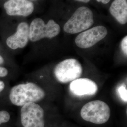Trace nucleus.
Masks as SVG:
<instances>
[{
    "instance_id": "obj_2",
    "label": "nucleus",
    "mask_w": 127,
    "mask_h": 127,
    "mask_svg": "<svg viewBox=\"0 0 127 127\" xmlns=\"http://www.w3.org/2000/svg\"><path fill=\"white\" fill-rule=\"evenodd\" d=\"M80 114L85 121L102 124L109 120L111 110L108 105L104 101L95 100L84 104L81 110Z\"/></svg>"
},
{
    "instance_id": "obj_8",
    "label": "nucleus",
    "mask_w": 127,
    "mask_h": 127,
    "mask_svg": "<svg viewBox=\"0 0 127 127\" xmlns=\"http://www.w3.org/2000/svg\"><path fill=\"white\" fill-rule=\"evenodd\" d=\"M3 7L6 13L10 16L27 17L31 15L34 10V5L28 0H8Z\"/></svg>"
},
{
    "instance_id": "obj_19",
    "label": "nucleus",
    "mask_w": 127,
    "mask_h": 127,
    "mask_svg": "<svg viewBox=\"0 0 127 127\" xmlns=\"http://www.w3.org/2000/svg\"><path fill=\"white\" fill-rule=\"evenodd\" d=\"M4 59H3V58L0 55V64L4 63Z\"/></svg>"
},
{
    "instance_id": "obj_14",
    "label": "nucleus",
    "mask_w": 127,
    "mask_h": 127,
    "mask_svg": "<svg viewBox=\"0 0 127 127\" xmlns=\"http://www.w3.org/2000/svg\"><path fill=\"white\" fill-rule=\"evenodd\" d=\"M121 49L125 56H127V36L124 37L121 43Z\"/></svg>"
},
{
    "instance_id": "obj_9",
    "label": "nucleus",
    "mask_w": 127,
    "mask_h": 127,
    "mask_svg": "<svg viewBox=\"0 0 127 127\" xmlns=\"http://www.w3.org/2000/svg\"><path fill=\"white\" fill-rule=\"evenodd\" d=\"M69 89L71 92L78 97L94 95L98 88L95 82L88 78H78L71 82Z\"/></svg>"
},
{
    "instance_id": "obj_6",
    "label": "nucleus",
    "mask_w": 127,
    "mask_h": 127,
    "mask_svg": "<svg viewBox=\"0 0 127 127\" xmlns=\"http://www.w3.org/2000/svg\"><path fill=\"white\" fill-rule=\"evenodd\" d=\"M20 116L23 127H44V110L35 103H29L22 106Z\"/></svg>"
},
{
    "instance_id": "obj_3",
    "label": "nucleus",
    "mask_w": 127,
    "mask_h": 127,
    "mask_svg": "<svg viewBox=\"0 0 127 127\" xmlns=\"http://www.w3.org/2000/svg\"><path fill=\"white\" fill-rule=\"evenodd\" d=\"M93 12L90 9L82 6L78 8L64 26V30L69 34H76L84 31L94 24Z\"/></svg>"
},
{
    "instance_id": "obj_11",
    "label": "nucleus",
    "mask_w": 127,
    "mask_h": 127,
    "mask_svg": "<svg viewBox=\"0 0 127 127\" xmlns=\"http://www.w3.org/2000/svg\"><path fill=\"white\" fill-rule=\"evenodd\" d=\"M109 11L120 24L124 25L127 23V0H114L110 7Z\"/></svg>"
},
{
    "instance_id": "obj_5",
    "label": "nucleus",
    "mask_w": 127,
    "mask_h": 127,
    "mask_svg": "<svg viewBox=\"0 0 127 127\" xmlns=\"http://www.w3.org/2000/svg\"><path fill=\"white\" fill-rule=\"evenodd\" d=\"M53 73L58 81L67 83L80 78L82 73V67L77 59H68L58 64L55 67Z\"/></svg>"
},
{
    "instance_id": "obj_13",
    "label": "nucleus",
    "mask_w": 127,
    "mask_h": 127,
    "mask_svg": "<svg viewBox=\"0 0 127 127\" xmlns=\"http://www.w3.org/2000/svg\"><path fill=\"white\" fill-rule=\"evenodd\" d=\"M10 118V114L8 112L4 110L0 111V125L2 123L8 122Z\"/></svg>"
},
{
    "instance_id": "obj_16",
    "label": "nucleus",
    "mask_w": 127,
    "mask_h": 127,
    "mask_svg": "<svg viewBox=\"0 0 127 127\" xmlns=\"http://www.w3.org/2000/svg\"><path fill=\"white\" fill-rule=\"evenodd\" d=\"M5 88L4 82L2 81H0V93L3 91Z\"/></svg>"
},
{
    "instance_id": "obj_4",
    "label": "nucleus",
    "mask_w": 127,
    "mask_h": 127,
    "mask_svg": "<svg viewBox=\"0 0 127 127\" xmlns=\"http://www.w3.org/2000/svg\"><path fill=\"white\" fill-rule=\"evenodd\" d=\"M60 30L59 25L53 19L45 24L41 18H35L29 26V40L36 42L44 38L51 39L58 36Z\"/></svg>"
},
{
    "instance_id": "obj_7",
    "label": "nucleus",
    "mask_w": 127,
    "mask_h": 127,
    "mask_svg": "<svg viewBox=\"0 0 127 127\" xmlns=\"http://www.w3.org/2000/svg\"><path fill=\"white\" fill-rule=\"evenodd\" d=\"M107 33L106 27L103 26H97L80 33L76 37L75 43L80 48H90L104 39Z\"/></svg>"
},
{
    "instance_id": "obj_12",
    "label": "nucleus",
    "mask_w": 127,
    "mask_h": 127,
    "mask_svg": "<svg viewBox=\"0 0 127 127\" xmlns=\"http://www.w3.org/2000/svg\"><path fill=\"white\" fill-rule=\"evenodd\" d=\"M117 92L120 97L125 102H127V90L126 85L123 84L117 88Z\"/></svg>"
},
{
    "instance_id": "obj_17",
    "label": "nucleus",
    "mask_w": 127,
    "mask_h": 127,
    "mask_svg": "<svg viewBox=\"0 0 127 127\" xmlns=\"http://www.w3.org/2000/svg\"><path fill=\"white\" fill-rule=\"evenodd\" d=\"M96 0L99 2H101L103 4H106L108 3L111 0Z\"/></svg>"
},
{
    "instance_id": "obj_15",
    "label": "nucleus",
    "mask_w": 127,
    "mask_h": 127,
    "mask_svg": "<svg viewBox=\"0 0 127 127\" xmlns=\"http://www.w3.org/2000/svg\"><path fill=\"white\" fill-rule=\"evenodd\" d=\"M8 74V71L6 68L0 66V77H6Z\"/></svg>"
},
{
    "instance_id": "obj_18",
    "label": "nucleus",
    "mask_w": 127,
    "mask_h": 127,
    "mask_svg": "<svg viewBox=\"0 0 127 127\" xmlns=\"http://www.w3.org/2000/svg\"><path fill=\"white\" fill-rule=\"evenodd\" d=\"M76 0L79 2H83V3H88L91 0Z\"/></svg>"
},
{
    "instance_id": "obj_1",
    "label": "nucleus",
    "mask_w": 127,
    "mask_h": 127,
    "mask_svg": "<svg viewBox=\"0 0 127 127\" xmlns=\"http://www.w3.org/2000/svg\"><path fill=\"white\" fill-rule=\"evenodd\" d=\"M45 91L33 82L17 85L11 89L9 100L12 104L22 106L29 103H35L43 99L45 96Z\"/></svg>"
},
{
    "instance_id": "obj_10",
    "label": "nucleus",
    "mask_w": 127,
    "mask_h": 127,
    "mask_svg": "<svg viewBox=\"0 0 127 127\" xmlns=\"http://www.w3.org/2000/svg\"><path fill=\"white\" fill-rule=\"evenodd\" d=\"M29 40V26L27 23L22 22L18 24L16 32L7 38L6 44L10 49L16 50L25 47Z\"/></svg>"
}]
</instances>
